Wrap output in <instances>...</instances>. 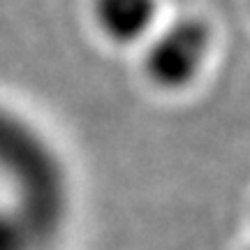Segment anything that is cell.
Here are the masks:
<instances>
[{
    "instance_id": "7a4b0ae2",
    "label": "cell",
    "mask_w": 250,
    "mask_h": 250,
    "mask_svg": "<svg viewBox=\"0 0 250 250\" xmlns=\"http://www.w3.org/2000/svg\"><path fill=\"white\" fill-rule=\"evenodd\" d=\"M90 14L100 33L116 44H134L153 35L160 0H93Z\"/></svg>"
},
{
    "instance_id": "6da1fadb",
    "label": "cell",
    "mask_w": 250,
    "mask_h": 250,
    "mask_svg": "<svg viewBox=\"0 0 250 250\" xmlns=\"http://www.w3.org/2000/svg\"><path fill=\"white\" fill-rule=\"evenodd\" d=\"M211 42L213 37L206 21L197 17L176 19L148 37L144 72L160 88H186L204 70Z\"/></svg>"
},
{
    "instance_id": "3957f363",
    "label": "cell",
    "mask_w": 250,
    "mask_h": 250,
    "mask_svg": "<svg viewBox=\"0 0 250 250\" xmlns=\"http://www.w3.org/2000/svg\"><path fill=\"white\" fill-rule=\"evenodd\" d=\"M248 250H250V248H248Z\"/></svg>"
}]
</instances>
